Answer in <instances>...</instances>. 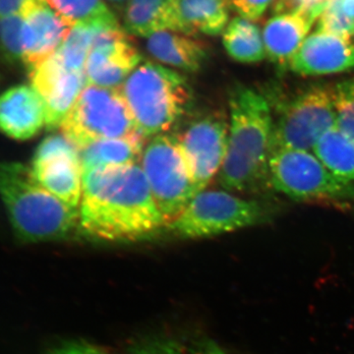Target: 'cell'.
Returning <instances> with one entry per match:
<instances>
[{
	"instance_id": "836d02e7",
	"label": "cell",
	"mask_w": 354,
	"mask_h": 354,
	"mask_svg": "<svg viewBox=\"0 0 354 354\" xmlns=\"http://www.w3.org/2000/svg\"><path fill=\"white\" fill-rule=\"evenodd\" d=\"M128 0H106L109 6L113 7L115 10L121 11L125 8Z\"/></svg>"
},
{
	"instance_id": "d6a6232c",
	"label": "cell",
	"mask_w": 354,
	"mask_h": 354,
	"mask_svg": "<svg viewBox=\"0 0 354 354\" xmlns=\"http://www.w3.org/2000/svg\"><path fill=\"white\" fill-rule=\"evenodd\" d=\"M341 6L344 15L354 21V0H341Z\"/></svg>"
},
{
	"instance_id": "ac0fdd59",
	"label": "cell",
	"mask_w": 354,
	"mask_h": 354,
	"mask_svg": "<svg viewBox=\"0 0 354 354\" xmlns=\"http://www.w3.org/2000/svg\"><path fill=\"white\" fill-rule=\"evenodd\" d=\"M123 20L125 30L135 36L149 38L164 31L187 35L181 19L180 0H128Z\"/></svg>"
},
{
	"instance_id": "e575fe53",
	"label": "cell",
	"mask_w": 354,
	"mask_h": 354,
	"mask_svg": "<svg viewBox=\"0 0 354 354\" xmlns=\"http://www.w3.org/2000/svg\"><path fill=\"white\" fill-rule=\"evenodd\" d=\"M348 82L349 85H351V87L353 88V90L354 91V78H351V80H348Z\"/></svg>"
},
{
	"instance_id": "9a60e30c",
	"label": "cell",
	"mask_w": 354,
	"mask_h": 354,
	"mask_svg": "<svg viewBox=\"0 0 354 354\" xmlns=\"http://www.w3.org/2000/svg\"><path fill=\"white\" fill-rule=\"evenodd\" d=\"M354 69V39L315 32L293 57L290 70L301 76H321Z\"/></svg>"
},
{
	"instance_id": "d4e9b609",
	"label": "cell",
	"mask_w": 354,
	"mask_h": 354,
	"mask_svg": "<svg viewBox=\"0 0 354 354\" xmlns=\"http://www.w3.org/2000/svg\"><path fill=\"white\" fill-rule=\"evenodd\" d=\"M23 31L24 16L14 15L0 19V44L7 60L10 62H23Z\"/></svg>"
},
{
	"instance_id": "8d00e7d4",
	"label": "cell",
	"mask_w": 354,
	"mask_h": 354,
	"mask_svg": "<svg viewBox=\"0 0 354 354\" xmlns=\"http://www.w3.org/2000/svg\"><path fill=\"white\" fill-rule=\"evenodd\" d=\"M310 1L314 2V3H318V2H316L315 0H310Z\"/></svg>"
},
{
	"instance_id": "d6986e66",
	"label": "cell",
	"mask_w": 354,
	"mask_h": 354,
	"mask_svg": "<svg viewBox=\"0 0 354 354\" xmlns=\"http://www.w3.org/2000/svg\"><path fill=\"white\" fill-rule=\"evenodd\" d=\"M147 48L158 62L186 72H197L208 57L204 43L174 31L149 37Z\"/></svg>"
},
{
	"instance_id": "277c9868",
	"label": "cell",
	"mask_w": 354,
	"mask_h": 354,
	"mask_svg": "<svg viewBox=\"0 0 354 354\" xmlns=\"http://www.w3.org/2000/svg\"><path fill=\"white\" fill-rule=\"evenodd\" d=\"M120 91L145 138L169 131L189 108L192 97L185 77L153 62L139 64Z\"/></svg>"
},
{
	"instance_id": "7402d4cb",
	"label": "cell",
	"mask_w": 354,
	"mask_h": 354,
	"mask_svg": "<svg viewBox=\"0 0 354 354\" xmlns=\"http://www.w3.org/2000/svg\"><path fill=\"white\" fill-rule=\"evenodd\" d=\"M74 27L91 29L120 28L115 14L106 0H46Z\"/></svg>"
},
{
	"instance_id": "83f0119b",
	"label": "cell",
	"mask_w": 354,
	"mask_h": 354,
	"mask_svg": "<svg viewBox=\"0 0 354 354\" xmlns=\"http://www.w3.org/2000/svg\"><path fill=\"white\" fill-rule=\"evenodd\" d=\"M230 2L242 18L249 21H257L262 17L266 9L274 0H230Z\"/></svg>"
},
{
	"instance_id": "7c38bea8",
	"label": "cell",
	"mask_w": 354,
	"mask_h": 354,
	"mask_svg": "<svg viewBox=\"0 0 354 354\" xmlns=\"http://www.w3.org/2000/svg\"><path fill=\"white\" fill-rule=\"evenodd\" d=\"M141 62L121 28L97 30L85 64L88 85L120 88Z\"/></svg>"
},
{
	"instance_id": "f1b7e54d",
	"label": "cell",
	"mask_w": 354,
	"mask_h": 354,
	"mask_svg": "<svg viewBox=\"0 0 354 354\" xmlns=\"http://www.w3.org/2000/svg\"><path fill=\"white\" fill-rule=\"evenodd\" d=\"M46 354H108L87 342H70L51 349Z\"/></svg>"
},
{
	"instance_id": "603a6c76",
	"label": "cell",
	"mask_w": 354,
	"mask_h": 354,
	"mask_svg": "<svg viewBox=\"0 0 354 354\" xmlns=\"http://www.w3.org/2000/svg\"><path fill=\"white\" fill-rule=\"evenodd\" d=\"M223 43L228 55L241 64H256L266 57L264 41L259 28L251 21L235 17L223 37Z\"/></svg>"
},
{
	"instance_id": "8992f818",
	"label": "cell",
	"mask_w": 354,
	"mask_h": 354,
	"mask_svg": "<svg viewBox=\"0 0 354 354\" xmlns=\"http://www.w3.org/2000/svg\"><path fill=\"white\" fill-rule=\"evenodd\" d=\"M272 106V104H271ZM271 153L281 149L313 150L335 127L334 88L312 85L272 106Z\"/></svg>"
},
{
	"instance_id": "4316f807",
	"label": "cell",
	"mask_w": 354,
	"mask_h": 354,
	"mask_svg": "<svg viewBox=\"0 0 354 354\" xmlns=\"http://www.w3.org/2000/svg\"><path fill=\"white\" fill-rule=\"evenodd\" d=\"M335 127L354 141V91L348 81L337 84L334 88Z\"/></svg>"
},
{
	"instance_id": "484cf974",
	"label": "cell",
	"mask_w": 354,
	"mask_h": 354,
	"mask_svg": "<svg viewBox=\"0 0 354 354\" xmlns=\"http://www.w3.org/2000/svg\"><path fill=\"white\" fill-rule=\"evenodd\" d=\"M315 32H328L344 38L353 39L354 21L342 10L341 0H330L317 20Z\"/></svg>"
},
{
	"instance_id": "ba28073f",
	"label": "cell",
	"mask_w": 354,
	"mask_h": 354,
	"mask_svg": "<svg viewBox=\"0 0 354 354\" xmlns=\"http://www.w3.org/2000/svg\"><path fill=\"white\" fill-rule=\"evenodd\" d=\"M141 169L165 225L169 227L196 196L176 135L153 137L142 153Z\"/></svg>"
},
{
	"instance_id": "3957f363",
	"label": "cell",
	"mask_w": 354,
	"mask_h": 354,
	"mask_svg": "<svg viewBox=\"0 0 354 354\" xmlns=\"http://www.w3.org/2000/svg\"><path fill=\"white\" fill-rule=\"evenodd\" d=\"M0 197L22 243L62 241L80 227L79 209L44 189L20 162H0Z\"/></svg>"
},
{
	"instance_id": "5b68a950",
	"label": "cell",
	"mask_w": 354,
	"mask_h": 354,
	"mask_svg": "<svg viewBox=\"0 0 354 354\" xmlns=\"http://www.w3.org/2000/svg\"><path fill=\"white\" fill-rule=\"evenodd\" d=\"M269 181L270 187L297 202L346 204L354 200L353 183L335 176L309 151L272 152Z\"/></svg>"
},
{
	"instance_id": "44dd1931",
	"label": "cell",
	"mask_w": 354,
	"mask_h": 354,
	"mask_svg": "<svg viewBox=\"0 0 354 354\" xmlns=\"http://www.w3.org/2000/svg\"><path fill=\"white\" fill-rule=\"evenodd\" d=\"M180 13L188 36L220 35L230 17L227 0H180Z\"/></svg>"
},
{
	"instance_id": "52a82bcc",
	"label": "cell",
	"mask_w": 354,
	"mask_h": 354,
	"mask_svg": "<svg viewBox=\"0 0 354 354\" xmlns=\"http://www.w3.org/2000/svg\"><path fill=\"white\" fill-rule=\"evenodd\" d=\"M59 128L78 150L102 140L140 133L120 88L88 84Z\"/></svg>"
},
{
	"instance_id": "ffe728a7",
	"label": "cell",
	"mask_w": 354,
	"mask_h": 354,
	"mask_svg": "<svg viewBox=\"0 0 354 354\" xmlns=\"http://www.w3.org/2000/svg\"><path fill=\"white\" fill-rule=\"evenodd\" d=\"M145 137L141 133L95 142L79 150L83 172L101 167L138 165L145 148Z\"/></svg>"
},
{
	"instance_id": "d590c367",
	"label": "cell",
	"mask_w": 354,
	"mask_h": 354,
	"mask_svg": "<svg viewBox=\"0 0 354 354\" xmlns=\"http://www.w3.org/2000/svg\"><path fill=\"white\" fill-rule=\"evenodd\" d=\"M316 2H328L330 1V0H315Z\"/></svg>"
},
{
	"instance_id": "5bb4252c",
	"label": "cell",
	"mask_w": 354,
	"mask_h": 354,
	"mask_svg": "<svg viewBox=\"0 0 354 354\" xmlns=\"http://www.w3.org/2000/svg\"><path fill=\"white\" fill-rule=\"evenodd\" d=\"M23 16V62L32 70L57 53L71 34L74 25L46 0H39Z\"/></svg>"
},
{
	"instance_id": "8fae6325",
	"label": "cell",
	"mask_w": 354,
	"mask_h": 354,
	"mask_svg": "<svg viewBox=\"0 0 354 354\" xmlns=\"http://www.w3.org/2000/svg\"><path fill=\"white\" fill-rule=\"evenodd\" d=\"M31 169L44 189L79 209L83 191L80 155L78 148L64 134L50 135L39 144Z\"/></svg>"
},
{
	"instance_id": "7a4b0ae2",
	"label": "cell",
	"mask_w": 354,
	"mask_h": 354,
	"mask_svg": "<svg viewBox=\"0 0 354 354\" xmlns=\"http://www.w3.org/2000/svg\"><path fill=\"white\" fill-rule=\"evenodd\" d=\"M227 155L220 171L225 189L255 193L269 181L274 115L271 102L260 91L236 86L230 95Z\"/></svg>"
},
{
	"instance_id": "f546056e",
	"label": "cell",
	"mask_w": 354,
	"mask_h": 354,
	"mask_svg": "<svg viewBox=\"0 0 354 354\" xmlns=\"http://www.w3.org/2000/svg\"><path fill=\"white\" fill-rule=\"evenodd\" d=\"M131 354H181V351L176 342L158 341L134 348Z\"/></svg>"
},
{
	"instance_id": "4fadbf2b",
	"label": "cell",
	"mask_w": 354,
	"mask_h": 354,
	"mask_svg": "<svg viewBox=\"0 0 354 354\" xmlns=\"http://www.w3.org/2000/svg\"><path fill=\"white\" fill-rule=\"evenodd\" d=\"M30 77L31 86L46 109V128L51 130L60 127L87 86L85 71L67 66L53 55L30 70Z\"/></svg>"
},
{
	"instance_id": "1f68e13d",
	"label": "cell",
	"mask_w": 354,
	"mask_h": 354,
	"mask_svg": "<svg viewBox=\"0 0 354 354\" xmlns=\"http://www.w3.org/2000/svg\"><path fill=\"white\" fill-rule=\"evenodd\" d=\"M194 354H228L225 349L221 348L216 342L207 339L200 342Z\"/></svg>"
},
{
	"instance_id": "2e32d148",
	"label": "cell",
	"mask_w": 354,
	"mask_h": 354,
	"mask_svg": "<svg viewBox=\"0 0 354 354\" xmlns=\"http://www.w3.org/2000/svg\"><path fill=\"white\" fill-rule=\"evenodd\" d=\"M327 3L319 2L298 13L274 16L266 23L263 30L266 55L279 69H290L293 57Z\"/></svg>"
},
{
	"instance_id": "6da1fadb",
	"label": "cell",
	"mask_w": 354,
	"mask_h": 354,
	"mask_svg": "<svg viewBox=\"0 0 354 354\" xmlns=\"http://www.w3.org/2000/svg\"><path fill=\"white\" fill-rule=\"evenodd\" d=\"M84 234L106 241H134L165 227L139 165L83 172L79 207Z\"/></svg>"
},
{
	"instance_id": "9c48e42d",
	"label": "cell",
	"mask_w": 354,
	"mask_h": 354,
	"mask_svg": "<svg viewBox=\"0 0 354 354\" xmlns=\"http://www.w3.org/2000/svg\"><path fill=\"white\" fill-rule=\"evenodd\" d=\"M259 202L241 199L225 191H201L169 225L183 239H196L235 232L267 220Z\"/></svg>"
},
{
	"instance_id": "4dcf8cb0",
	"label": "cell",
	"mask_w": 354,
	"mask_h": 354,
	"mask_svg": "<svg viewBox=\"0 0 354 354\" xmlns=\"http://www.w3.org/2000/svg\"><path fill=\"white\" fill-rule=\"evenodd\" d=\"M39 0H0V19L9 16L23 15Z\"/></svg>"
},
{
	"instance_id": "30bf717a",
	"label": "cell",
	"mask_w": 354,
	"mask_h": 354,
	"mask_svg": "<svg viewBox=\"0 0 354 354\" xmlns=\"http://www.w3.org/2000/svg\"><path fill=\"white\" fill-rule=\"evenodd\" d=\"M176 137L197 195L206 189L225 162L228 121L218 111L202 114Z\"/></svg>"
},
{
	"instance_id": "cb8c5ba5",
	"label": "cell",
	"mask_w": 354,
	"mask_h": 354,
	"mask_svg": "<svg viewBox=\"0 0 354 354\" xmlns=\"http://www.w3.org/2000/svg\"><path fill=\"white\" fill-rule=\"evenodd\" d=\"M313 151L335 176L354 181V141L341 130L332 128L319 140Z\"/></svg>"
},
{
	"instance_id": "e0dca14e",
	"label": "cell",
	"mask_w": 354,
	"mask_h": 354,
	"mask_svg": "<svg viewBox=\"0 0 354 354\" xmlns=\"http://www.w3.org/2000/svg\"><path fill=\"white\" fill-rule=\"evenodd\" d=\"M46 127V109L32 86H15L0 95V132L25 141Z\"/></svg>"
}]
</instances>
